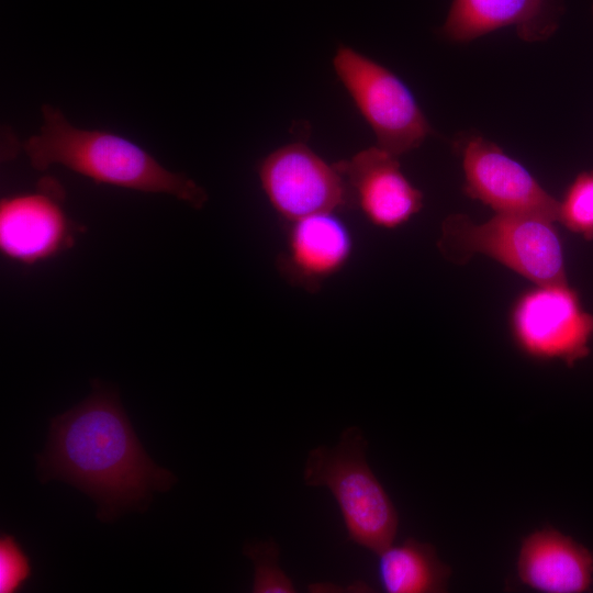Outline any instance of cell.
<instances>
[{"label": "cell", "instance_id": "cell-13", "mask_svg": "<svg viewBox=\"0 0 593 593\" xmlns=\"http://www.w3.org/2000/svg\"><path fill=\"white\" fill-rule=\"evenodd\" d=\"M353 239L348 227L333 212L291 222L281 271L295 284L314 289L348 261Z\"/></svg>", "mask_w": 593, "mask_h": 593}, {"label": "cell", "instance_id": "cell-1", "mask_svg": "<svg viewBox=\"0 0 593 593\" xmlns=\"http://www.w3.org/2000/svg\"><path fill=\"white\" fill-rule=\"evenodd\" d=\"M37 474L88 494L102 522L146 508L152 492L168 491L176 481L144 451L116 391L98 380L86 400L52 418Z\"/></svg>", "mask_w": 593, "mask_h": 593}, {"label": "cell", "instance_id": "cell-12", "mask_svg": "<svg viewBox=\"0 0 593 593\" xmlns=\"http://www.w3.org/2000/svg\"><path fill=\"white\" fill-rule=\"evenodd\" d=\"M519 582L540 593H583L593 584V551L560 530L544 526L521 542Z\"/></svg>", "mask_w": 593, "mask_h": 593}, {"label": "cell", "instance_id": "cell-15", "mask_svg": "<svg viewBox=\"0 0 593 593\" xmlns=\"http://www.w3.org/2000/svg\"><path fill=\"white\" fill-rule=\"evenodd\" d=\"M558 222L586 240L593 239V170L577 175L559 200Z\"/></svg>", "mask_w": 593, "mask_h": 593}, {"label": "cell", "instance_id": "cell-11", "mask_svg": "<svg viewBox=\"0 0 593 593\" xmlns=\"http://www.w3.org/2000/svg\"><path fill=\"white\" fill-rule=\"evenodd\" d=\"M563 0H452L438 34L450 42L467 43L505 26L535 43L550 38L559 29Z\"/></svg>", "mask_w": 593, "mask_h": 593}, {"label": "cell", "instance_id": "cell-14", "mask_svg": "<svg viewBox=\"0 0 593 593\" xmlns=\"http://www.w3.org/2000/svg\"><path fill=\"white\" fill-rule=\"evenodd\" d=\"M378 579L387 593L445 592L451 569L432 544L409 537L391 544L378 555Z\"/></svg>", "mask_w": 593, "mask_h": 593}, {"label": "cell", "instance_id": "cell-9", "mask_svg": "<svg viewBox=\"0 0 593 593\" xmlns=\"http://www.w3.org/2000/svg\"><path fill=\"white\" fill-rule=\"evenodd\" d=\"M258 175L272 208L286 220L333 212L348 198L345 180L307 146L284 145L259 165Z\"/></svg>", "mask_w": 593, "mask_h": 593}, {"label": "cell", "instance_id": "cell-5", "mask_svg": "<svg viewBox=\"0 0 593 593\" xmlns=\"http://www.w3.org/2000/svg\"><path fill=\"white\" fill-rule=\"evenodd\" d=\"M337 77L372 128L377 146L400 156L422 145L432 127L406 85L348 46L333 59Z\"/></svg>", "mask_w": 593, "mask_h": 593}, {"label": "cell", "instance_id": "cell-4", "mask_svg": "<svg viewBox=\"0 0 593 593\" xmlns=\"http://www.w3.org/2000/svg\"><path fill=\"white\" fill-rule=\"evenodd\" d=\"M437 247L457 265L481 254L534 284L568 282L562 244L555 223L548 220L495 213L477 223L465 214H450L441 224Z\"/></svg>", "mask_w": 593, "mask_h": 593}, {"label": "cell", "instance_id": "cell-16", "mask_svg": "<svg viewBox=\"0 0 593 593\" xmlns=\"http://www.w3.org/2000/svg\"><path fill=\"white\" fill-rule=\"evenodd\" d=\"M243 552L254 564L253 593L295 592L291 579L279 564V546L273 540L246 542Z\"/></svg>", "mask_w": 593, "mask_h": 593}, {"label": "cell", "instance_id": "cell-17", "mask_svg": "<svg viewBox=\"0 0 593 593\" xmlns=\"http://www.w3.org/2000/svg\"><path fill=\"white\" fill-rule=\"evenodd\" d=\"M32 575L30 559L12 535L0 538V592L13 593Z\"/></svg>", "mask_w": 593, "mask_h": 593}, {"label": "cell", "instance_id": "cell-7", "mask_svg": "<svg viewBox=\"0 0 593 593\" xmlns=\"http://www.w3.org/2000/svg\"><path fill=\"white\" fill-rule=\"evenodd\" d=\"M65 191L44 177L37 188L0 201V251L9 260L32 266L69 249L79 227L64 209Z\"/></svg>", "mask_w": 593, "mask_h": 593}, {"label": "cell", "instance_id": "cell-18", "mask_svg": "<svg viewBox=\"0 0 593 593\" xmlns=\"http://www.w3.org/2000/svg\"><path fill=\"white\" fill-rule=\"evenodd\" d=\"M591 11H592V16H593V2H592Z\"/></svg>", "mask_w": 593, "mask_h": 593}, {"label": "cell", "instance_id": "cell-2", "mask_svg": "<svg viewBox=\"0 0 593 593\" xmlns=\"http://www.w3.org/2000/svg\"><path fill=\"white\" fill-rule=\"evenodd\" d=\"M42 115L40 132L22 143L34 169L60 165L97 183L169 194L194 209L206 202L202 187L166 169L137 144L110 132L80 130L51 104L42 107Z\"/></svg>", "mask_w": 593, "mask_h": 593}, {"label": "cell", "instance_id": "cell-6", "mask_svg": "<svg viewBox=\"0 0 593 593\" xmlns=\"http://www.w3.org/2000/svg\"><path fill=\"white\" fill-rule=\"evenodd\" d=\"M510 328L517 348L527 357L573 367L590 354L593 315L583 309L568 282L535 284L516 299Z\"/></svg>", "mask_w": 593, "mask_h": 593}, {"label": "cell", "instance_id": "cell-10", "mask_svg": "<svg viewBox=\"0 0 593 593\" xmlns=\"http://www.w3.org/2000/svg\"><path fill=\"white\" fill-rule=\"evenodd\" d=\"M334 165L349 198L376 226L399 227L423 206V194L402 172L398 156L379 146Z\"/></svg>", "mask_w": 593, "mask_h": 593}, {"label": "cell", "instance_id": "cell-3", "mask_svg": "<svg viewBox=\"0 0 593 593\" xmlns=\"http://www.w3.org/2000/svg\"><path fill=\"white\" fill-rule=\"evenodd\" d=\"M367 440L358 426L340 434L333 446L312 448L304 461L307 486H325L340 510L349 540L378 555L393 544L399 516L387 491L370 469Z\"/></svg>", "mask_w": 593, "mask_h": 593}, {"label": "cell", "instance_id": "cell-8", "mask_svg": "<svg viewBox=\"0 0 593 593\" xmlns=\"http://www.w3.org/2000/svg\"><path fill=\"white\" fill-rule=\"evenodd\" d=\"M465 192L495 213L558 222L559 200L495 143L470 134L459 142Z\"/></svg>", "mask_w": 593, "mask_h": 593}]
</instances>
